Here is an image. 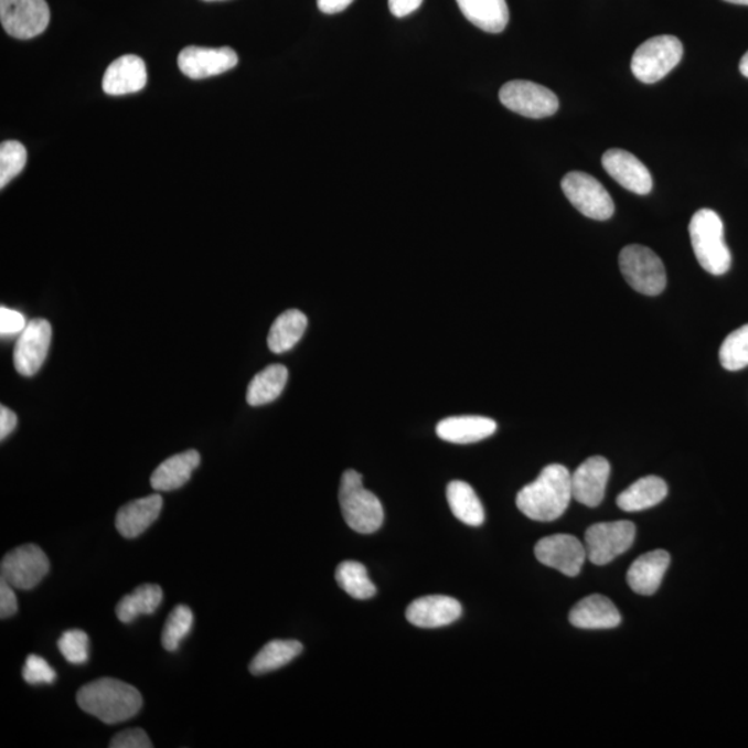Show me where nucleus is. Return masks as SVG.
Wrapping results in <instances>:
<instances>
[{
    "label": "nucleus",
    "mask_w": 748,
    "mask_h": 748,
    "mask_svg": "<svg viewBox=\"0 0 748 748\" xmlns=\"http://www.w3.org/2000/svg\"><path fill=\"white\" fill-rule=\"evenodd\" d=\"M635 534V525L627 520L595 524L585 534L587 557L594 565L605 566L630 549Z\"/></svg>",
    "instance_id": "6e6552de"
},
{
    "label": "nucleus",
    "mask_w": 748,
    "mask_h": 748,
    "mask_svg": "<svg viewBox=\"0 0 748 748\" xmlns=\"http://www.w3.org/2000/svg\"><path fill=\"white\" fill-rule=\"evenodd\" d=\"M289 371L284 365L275 363L256 374L247 388V403L252 406H263L274 403L284 393Z\"/></svg>",
    "instance_id": "cd10ccee"
},
{
    "label": "nucleus",
    "mask_w": 748,
    "mask_h": 748,
    "mask_svg": "<svg viewBox=\"0 0 748 748\" xmlns=\"http://www.w3.org/2000/svg\"><path fill=\"white\" fill-rule=\"evenodd\" d=\"M462 611V605L449 596H426L412 601L406 620L419 628H440L459 620Z\"/></svg>",
    "instance_id": "a211bd4d"
},
{
    "label": "nucleus",
    "mask_w": 748,
    "mask_h": 748,
    "mask_svg": "<svg viewBox=\"0 0 748 748\" xmlns=\"http://www.w3.org/2000/svg\"><path fill=\"white\" fill-rule=\"evenodd\" d=\"M58 650L70 664L83 665L89 660V637L86 632L72 630L58 639Z\"/></svg>",
    "instance_id": "f704fd0d"
},
{
    "label": "nucleus",
    "mask_w": 748,
    "mask_h": 748,
    "mask_svg": "<svg viewBox=\"0 0 748 748\" xmlns=\"http://www.w3.org/2000/svg\"><path fill=\"white\" fill-rule=\"evenodd\" d=\"M162 589L159 585H140L131 595L124 596L116 607L118 620L129 623L139 616L154 615L162 603Z\"/></svg>",
    "instance_id": "c85d7f7f"
},
{
    "label": "nucleus",
    "mask_w": 748,
    "mask_h": 748,
    "mask_svg": "<svg viewBox=\"0 0 748 748\" xmlns=\"http://www.w3.org/2000/svg\"><path fill=\"white\" fill-rule=\"evenodd\" d=\"M502 105L527 118H546L558 110V99L551 89L531 81H511L499 90Z\"/></svg>",
    "instance_id": "1a4fd4ad"
},
{
    "label": "nucleus",
    "mask_w": 748,
    "mask_h": 748,
    "mask_svg": "<svg viewBox=\"0 0 748 748\" xmlns=\"http://www.w3.org/2000/svg\"><path fill=\"white\" fill-rule=\"evenodd\" d=\"M162 511V498L159 493L137 501L119 509L116 517V528L127 539L138 538L151 524L159 519Z\"/></svg>",
    "instance_id": "6ab92c4d"
},
{
    "label": "nucleus",
    "mask_w": 748,
    "mask_h": 748,
    "mask_svg": "<svg viewBox=\"0 0 748 748\" xmlns=\"http://www.w3.org/2000/svg\"><path fill=\"white\" fill-rule=\"evenodd\" d=\"M302 644L298 641H273L263 648L249 663L253 675H264L281 669L302 653Z\"/></svg>",
    "instance_id": "c756f323"
},
{
    "label": "nucleus",
    "mask_w": 748,
    "mask_h": 748,
    "mask_svg": "<svg viewBox=\"0 0 748 748\" xmlns=\"http://www.w3.org/2000/svg\"><path fill=\"white\" fill-rule=\"evenodd\" d=\"M51 570V562L40 546L26 544L15 547L3 557L0 565L2 579L14 589H32L40 585Z\"/></svg>",
    "instance_id": "9d476101"
},
{
    "label": "nucleus",
    "mask_w": 748,
    "mask_h": 748,
    "mask_svg": "<svg viewBox=\"0 0 748 748\" xmlns=\"http://www.w3.org/2000/svg\"><path fill=\"white\" fill-rule=\"evenodd\" d=\"M573 499L571 474L565 466L549 464L538 479L517 493L519 511L535 522H555Z\"/></svg>",
    "instance_id": "f257e3e1"
},
{
    "label": "nucleus",
    "mask_w": 748,
    "mask_h": 748,
    "mask_svg": "<svg viewBox=\"0 0 748 748\" xmlns=\"http://www.w3.org/2000/svg\"><path fill=\"white\" fill-rule=\"evenodd\" d=\"M52 327L46 319L38 318L19 334L14 349V367L23 376H34L46 361L51 349Z\"/></svg>",
    "instance_id": "ddd939ff"
},
{
    "label": "nucleus",
    "mask_w": 748,
    "mask_h": 748,
    "mask_svg": "<svg viewBox=\"0 0 748 748\" xmlns=\"http://www.w3.org/2000/svg\"><path fill=\"white\" fill-rule=\"evenodd\" d=\"M496 427L490 417L455 416L438 423L437 434L447 442L473 444L493 436Z\"/></svg>",
    "instance_id": "4be33fe9"
},
{
    "label": "nucleus",
    "mask_w": 748,
    "mask_h": 748,
    "mask_svg": "<svg viewBox=\"0 0 748 748\" xmlns=\"http://www.w3.org/2000/svg\"><path fill=\"white\" fill-rule=\"evenodd\" d=\"M535 556L542 563L567 577H577L587 558L585 545L576 536L557 534L546 536L535 546Z\"/></svg>",
    "instance_id": "f8f14e48"
},
{
    "label": "nucleus",
    "mask_w": 748,
    "mask_h": 748,
    "mask_svg": "<svg viewBox=\"0 0 748 748\" xmlns=\"http://www.w3.org/2000/svg\"><path fill=\"white\" fill-rule=\"evenodd\" d=\"M307 327L308 319L298 309H289L281 313L269 330V350L275 354L290 351L301 340Z\"/></svg>",
    "instance_id": "bb28decb"
},
{
    "label": "nucleus",
    "mask_w": 748,
    "mask_h": 748,
    "mask_svg": "<svg viewBox=\"0 0 748 748\" xmlns=\"http://www.w3.org/2000/svg\"><path fill=\"white\" fill-rule=\"evenodd\" d=\"M238 56L231 47H184L178 57V66L186 77L204 79L235 68Z\"/></svg>",
    "instance_id": "4468645a"
},
{
    "label": "nucleus",
    "mask_w": 748,
    "mask_h": 748,
    "mask_svg": "<svg viewBox=\"0 0 748 748\" xmlns=\"http://www.w3.org/2000/svg\"><path fill=\"white\" fill-rule=\"evenodd\" d=\"M568 202L590 220L606 221L615 214V202L603 184L589 173L568 172L562 181Z\"/></svg>",
    "instance_id": "0eeeda50"
},
{
    "label": "nucleus",
    "mask_w": 748,
    "mask_h": 748,
    "mask_svg": "<svg viewBox=\"0 0 748 748\" xmlns=\"http://www.w3.org/2000/svg\"><path fill=\"white\" fill-rule=\"evenodd\" d=\"M18 415L13 410L7 408V406H0V438L9 437L13 432L14 428L18 427Z\"/></svg>",
    "instance_id": "a19ab883"
},
{
    "label": "nucleus",
    "mask_w": 748,
    "mask_h": 748,
    "mask_svg": "<svg viewBox=\"0 0 748 748\" xmlns=\"http://www.w3.org/2000/svg\"><path fill=\"white\" fill-rule=\"evenodd\" d=\"M423 0H388L389 12L395 18H406L421 7Z\"/></svg>",
    "instance_id": "ea45409f"
},
{
    "label": "nucleus",
    "mask_w": 748,
    "mask_h": 748,
    "mask_svg": "<svg viewBox=\"0 0 748 748\" xmlns=\"http://www.w3.org/2000/svg\"><path fill=\"white\" fill-rule=\"evenodd\" d=\"M740 73L748 78V52L740 60Z\"/></svg>",
    "instance_id": "37998d69"
},
{
    "label": "nucleus",
    "mask_w": 748,
    "mask_h": 748,
    "mask_svg": "<svg viewBox=\"0 0 748 748\" xmlns=\"http://www.w3.org/2000/svg\"><path fill=\"white\" fill-rule=\"evenodd\" d=\"M0 21L10 36L31 40L47 29L51 10L46 0H0Z\"/></svg>",
    "instance_id": "9b49d317"
},
{
    "label": "nucleus",
    "mask_w": 748,
    "mask_h": 748,
    "mask_svg": "<svg viewBox=\"0 0 748 748\" xmlns=\"http://www.w3.org/2000/svg\"><path fill=\"white\" fill-rule=\"evenodd\" d=\"M725 2L734 4H745V7H748V0H725Z\"/></svg>",
    "instance_id": "c03bdc74"
},
{
    "label": "nucleus",
    "mask_w": 748,
    "mask_h": 748,
    "mask_svg": "<svg viewBox=\"0 0 748 748\" xmlns=\"http://www.w3.org/2000/svg\"><path fill=\"white\" fill-rule=\"evenodd\" d=\"M194 622L191 607L179 605L168 616L164 630H162L161 643L167 652H177L184 638L191 633Z\"/></svg>",
    "instance_id": "2f4dec72"
},
{
    "label": "nucleus",
    "mask_w": 748,
    "mask_h": 748,
    "mask_svg": "<svg viewBox=\"0 0 748 748\" xmlns=\"http://www.w3.org/2000/svg\"><path fill=\"white\" fill-rule=\"evenodd\" d=\"M609 477V460L601 457L585 460L576 473L571 474L573 498L585 506H599L603 501Z\"/></svg>",
    "instance_id": "dca6fc26"
},
{
    "label": "nucleus",
    "mask_w": 748,
    "mask_h": 748,
    "mask_svg": "<svg viewBox=\"0 0 748 748\" xmlns=\"http://www.w3.org/2000/svg\"><path fill=\"white\" fill-rule=\"evenodd\" d=\"M26 164V150L18 140H7L0 146V188L19 175Z\"/></svg>",
    "instance_id": "72a5a7b5"
},
{
    "label": "nucleus",
    "mask_w": 748,
    "mask_h": 748,
    "mask_svg": "<svg viewBox=\"0 0 748 748\" xmlns=\"http://www.w3.org/2000/svg\"><path fill=\"white\" fill-rule=\"evenodd\" d=\"M23 677L30 685H52L56 681V671L49 665L45 659L31 654L26 658L23 669Z\"/></svg>",
    "instance_id": "c9c22d12"
},
{
    "label": "nucleus",
    "mask_w": 748,
    "mask_h": 748,
    "mask_svg": "<svg viewBox=\"0 0 748 748\" xmlns=\"http://www.w3.org/2000/svg\"><path fill=\"white\" fill-rule=\"evenodd\" d=\"M111 748H151L153 742L150 741L148 734L143 729L135 728L122 730L113 737L110 742Z\"/></svg>",
    "instance_id": "e433bc0d"
},
{
    "label": "nucleus",
    "mask_w": 748,
    "mask_h": 748,
    "mask_svg": "<svg viewBox=\"0 0 748 748\" xmlns=\"http://www.w3.org/2000/svg\"><path fill=\"white\" fill-rule=\"evenodd\" d=\"M205 2H216V0H205Z\"/></svg>",
    "instance_id": "a18cd8bd"
},
{
    "label": "nucleus",
    "mask_w": 748,
    "mask_h": 748,
    "mask_svg": "<svg viewBox=\"0 0 748 748\" xmlns=\"http://www.w3.org/2000/svg\"><path fill=\"white\" fill-rule=\"evenodd\" d=\"M77 703L85 713L114 725L137 717L143 698L137 687L113 677H101L81 687Z\"/></svg>",
    "instance_id": "f03ea898"
},
{
    "label": "nucleus",
    "mask_w": 748,
    "mask_h": 748,
    "mask_svg": "<svg viewBox=\"0 0 748 748\" xmlns=\"http://www.w3.org/2000/svg\"><path fill=\"white\" fill-rule=\"evenodd\" d=\"M682 56L683 45L676 36L650 38L633 53L632 73L643 84H655L680 64Z\"/></svg>",
    "instance_id": "39448f33"
},
{
    "label": "nucleus",
    "mask_w": 748,
    "mask_h": 748,
    "mask_svg": "<svg viewBox=\"0 0 748 748\" xmlns=\"http://www.w3.org/2000/svg\"><path fill=\"white\" fill-rule=\"evenodd\" d=\"M354 0H318V8L324 14H338L344 12Z\"/></svg>",
    "instance_id": "79ce46f5"
},
{
    "label": "nucleus",
    "mask_w": 748,
    "mask_h": 748,
    "mask_svg": "<svg viewBox=\"0 0 748 748\" xmlns=\"http://www.w3.org/2000/svg\"><path fill=\"white\" fill-rule=\"evenodd\" d=\"M148 84V70L135 54L114 60L103 77V90L110 96L137 94Z\"/></svg>",
    "instance_id": "f3484780"
},
{
    "label": "nucleus",
    "mask_w": 748,
    "mask_h": 748,
    "mask_svg": "<svg viewBox=\"0 0 748 748\" xmlns=\"http://www.w3.org/2000/svg\"><path fill=\"white\" fill-rule=\"evenodd\" d=\"M666 493H669V487L663 479L648 475L633 482L631 487L620 493V496L617 498V505L626 512L647 511V509L663 502Z\"/></svg>",
    "instance_id": "393cba45"
},
{
    "label": "nucleus",
    "mask_w": 748,
    "mask_h": 748,
    "mask_svg": "<svg viewBox=\"0 0 748 748\" xmlns=\"http://www.w3.org/2000/svg\"><path fill=\"white\" fill-rule=\"evenodd\" d=\"M719 361L726 371L737 372L748 366V324L735 330L719 350Z\"/></svg>",
    "instance_id": "473e14b6"
},
{
    "label": "nucleus",
    "mask_w": 748,
    "mask_h": 748,
    "mask_svg": "<svg viewBox=\"0 0 748 748\" xmlns=\"http://www.w3.org/2000/svg\"><path fill=\"white\" fill-rule=\"evenodd\" d=\"M671 562L665 551L649 552L638 557L627 574V581L633 592L650 596L658 592Z\"/></svg>",
    "instance_id": "aec40b11"
},
{
    "label": "nucleus",
    "mask_w": 748,
    "mask_h": 748,
    "mask_svg": "<svg viewBox=\"0 0 748 748\" xmlns=\"http://www.w3.org/2000/svg\"><path fill=\"white\" fill-rule=\"evenodd\" d=\"M620 269L627 284L644 296H659L665 290L666 275L658 254L639 244L622 248Z\"/></svg>",
    "instance_id": "423d86ee"
},
{
    "label": "nucleus",
    "mask_w": 748,
    "mask_h": 748,
    "mask_svg": "<svg viewBox=\"0 0 748 748\" xmlns=\"http://www.w3.org/2000/svg\"><path fill=\"white\" fill-rule=\"evenodd\" d=\"M19 610L18 596L12 585L0 578V617L10 618Z\"/></svg>",
    "instance_id": "58836bf2"
},
{
    "label": "nucleus",
    "mask_w": 748,
    "mask_h": 748,
    "mask_svg": "<svg viewBox=\"0 0 748 748\" xmlns=\"http://www.w3.org/2000/svg\"><path fill=\"white\" fill-rule=\"evenodd\" d=\"M26 322L23 313L7 307L0 308V334L2 338H13L23 333Z\"/></svg>",
    "instance_id": "4c0bfd02"
},
{
    "label": "nucleus",
    "mask_w": 748,
    "mask_h": 748,
    "mask_svg": "<svg viewBox=\"0 0 748 748\" xmlns=\"http://www.w3.org/2000/svg\"><path fill=\"white\" fill-rule=\"evenodd\" d=\"M200 453L191 451L173 455L162 462L151 475V487L156 491L168 492L182 488L192 479L193 471L199 468Z\"/></svg>",
    "instance_id": "5701e85b"
},
{
    "label": "nucleus",
    "mask_w": 748,
    "mask_h": 748,
    "mask_svg": "<svg viewBox=\"0 0 748 748\" xmlns=\"http://www.w3.org/2000/svg\"><path fill=\"white\" fill-rule=\"evenodd\" d=\"M570 622L581 630H609L620 626L621 616L609 598L592 595L574 606Z\"/></svg>",
    "instance_id": "412c9836"
},
{
    "label": "nucleus",
    "mask_w": 748,
    "mask_h": 748,
    "mask_svg": "<svg viewBox=\"0 0 748 748\" xmlns=\"http://www.w3.org/2000/svg\"><path fill=\"white\" fill-rule=\"evenodd\" d=\"M690 235L698 264L708 274L720 276L731 267V254L725 243L724 224L715 211H697L691 221Z\"/></svg>",
    "instance_id": "7ed1b4c3"
},
{
    "label": "nucleus",
    "mask_w": 748,
    "mask_h": 748,
    "mask_svg": "<svg viewBox=\"0 0 748 748\" xmlns=\"http://www.w3.org/2000/svg\"><path fill=\"white\" fill-rule=\"evenodd\" d=\"M447 499L453 516L460 522L479 527L485 520L484 506L468 482L452 481L447 488Z\"/></svg>",
    "instance_id": "a878e982"
},
{
    "label": "nucleus",
    "mask_w": 748,
    "mask_h": 748,
    "mask_svg": "<svg viewBox=\"0 0 748 748\" xmlns=\"http://www.w3.org/2000/svg\"><path fill=\"white\" fill-rule=\"evenodd\" d=\"M339 501L345 523L360 534H373L381 530L384 509L378 498L363 487L362 475L346 470L341 477Z\"/></svg>",
    "instance_id": "20e7f679"
},
{
    "label": "nucleus",
    "mask_w": 748,
    "mask_h": 748,
    "mask_svg": "<svg viewBox=\"0 0 748 748\" xmlns=\"http://www.w3.org/2000/svg\"><path fill=\"white\" fill-rule=\"evenodd\" d=\"M457 3L471 24L490 34H501L509 24L506 0H457Z\"/></svg>",
    "instance_id": "b1692460"
},
{
    "label": "nucleus",
    "mask_w": 748,
    "mask_h": 748,
    "mask_svg": "<svg viewBox=\"0 0 748 748\" xmlns=\"http://www.w3.org/2000/svg\"><path fill=\"white\" fill-rule=\"evenodd\" d=\"M340 588L357 600H366L376 595V587L367 576L366 567L357 562H344L335 570Z\"/></svg>",
    "instance_id": "7c9ffc66"
},
{
    "label": "nucleus",
    "mask_w": 748,
    "mask_h": 748,
    "mask_svg": "<svg viewBox=\"0 0 748 748\" xmlns=\"http://www.w3.org/2000/svg\"><path fill=\"white\" fill-rule=\"evenodd\" d=\"M601 164L609 175L622 188L635 194H649L653 189V178L648 167L630 151L622 149L607 150Z\"/></svg>",
    "instance_id": "2eb2a0df"
}]
</instances>
